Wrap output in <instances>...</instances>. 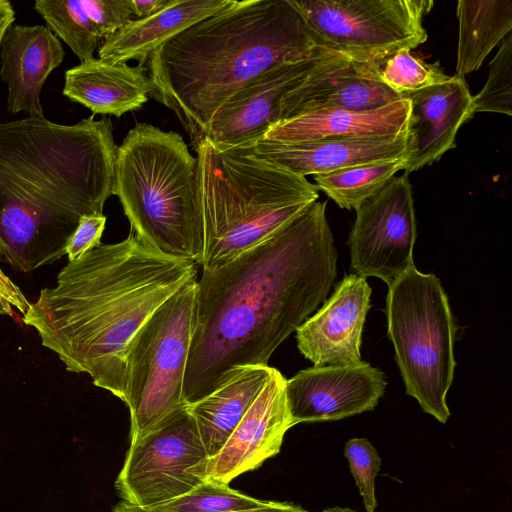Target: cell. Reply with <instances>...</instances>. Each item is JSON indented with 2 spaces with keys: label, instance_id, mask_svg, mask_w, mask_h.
<instances>
[{
  "label": "cell",
  "instance_id": "6da1fadb",
  "mask_svg": "<svg viewBox=\"0 0 512 512\" xmlns=\"http://www.w3.org/2000/svg\"><path fill=\"white\" fill-rule=\"evenodd\" d=\"M337 251L326 202L314 201L267 240L196 282L182 399L197 402L273 352L327 299Z\"/></svg>",
  "mask_w": 512,
  "mask_h": 512
},
{
  "label": "cell",
  "instance_id": "7a4b0ae2",
  "mask_svg": "<svg viewBox=\"0 0 512 512\" xmlns=\"http://www.w3.org/2000/svg\"><path fill=\"white\" fill-rule=\"evenodd\" d=\"M195 263L146 245L130 231L101 244L59 272L22 315L42 346L65 368L125 401L130 343L148 318L188 281Z\"/></svg>",
  "mask_w": 512,
  "mask_h": 512
},
{
  "label": "cell",
  "instance_id": "3957f363",
  "mask_svg": "<svg viewBox=\"0 0 512 512\" xmlns=\"http://www.w3.org/2000/svg\"><path fill=\"white\" fill-rule=\"evenodd\" d=\"M117 149L107 117L0 122L1 261L29 273L63 257L80 219L114 195Z\"/></svg>",
  "mask_w": 512,
  "mask_h": 512
},
{
  "label": "cell",
  "instance_id": "277c9868",
  "mask_svg": "<svg viewBox=\"0 0 512 512\" xmlns=\"http://www.w3.org/2000/svg\"><path fill=\"white\" fill-rule=\"evenodd\" d=\"M330 53L291 0H229L151 55V95L175 113L195 147L217 110L250 80Z\"/></svg>",
  "mask_w": 512,
  "mask_h": 512
},
{
  "label": "cell",
  "instance_id": "5b68a950",
  "mask_svg": "<svg viewBox=\"0 0 512 512\" xmlns=\"http://www.w3.org/2000/svg\"><path fill=\"white\" fill-rule=\"evenodd\" d=\"M194 149L202 270L220 267L267 240L318 199L319 190L306 177L249 149H218L206 139Z\"/></svg>",
  "mask_w": 512,
  "mask_h": 512
},
{
  "label": "cell",
  "instance_id": "8992f818",
  "mask_svg": "<svg viewBox=\"0 0 512 512\" xmlns=\"http://www.w3.org/2000/svg\"><path fill=\"white\" fill-rule=\"evenodd\" d=\"M197 158L181 135L137 123L118 146L114 195L131 231L160 253L201 266Z\"/></svg>",
  "mask_w": 512,
  "mask_h": 512
},
{
  "label": "cell",
  "instance_id": "52a82bcc",
  "mask_svg": "<svg viewBox=\"0 0 512 512\" xmlns=\"http://www.w3.org/2000/svg\"><path fill=\"white\" fill-rule=\"evenodd\" d=\"M386 316L406 393L445 424L458 326L439 278L408 269L388 286Z\"/></svg>",
  "mask_w": 512,
  "mask_h": 512
},
{
  "label": "cell",
  "instance_id": "ba28073f",
  "mask_svg": "<svg viewBox=\"0 0 512 512\" xmlns=\"http://www.w3.org/2000/svg\"><path fill=\"white\" fill-rule=\"evenodd\" d=\"M196 282L188 281L161 304L130 343L124 401L130 411V443L185 404Z\"/></svg>",
  "mask_w": 512,
  "mask_h": 512
},
{
  "label": "cell",
  "instance_id": "9c48e42d",
  "mask_svg": "<svg viewBox=\"0 0 512 512\" xmlns=\"http://www.w3.org/2000/svg\"><path fill=\"white\" fill-rule=\"evenodd\" d=\"M327 49L381 65L399 50L426 42L431 0H291Z\"/></svg>",
  "mask_w": 512,
  "mask_h": 512
},
{
  "label": "cell",
  "instance_id": "30bf717a",
  "mask_svg": "<svg viewBox=\"0 0 512 512\" xmlns=\"http://www.w3.org/2000/svg\"><path fill=\"white\" fill-rule=\"evenodd\" d=\"M208 458L195 421L183 404L130 443L115 489L128 504L152 507L203 482Z\"/></svg>",
  "mask_w": 512,
  "mask_h": 512
},
{
  "label": "cell",
  "instance_id": "8fae6325",
  "mask_svg": "<svg viewBox=\"0 0 512 512\" xmlns=\"http://www.w3.org/2000/svg\"><path fill=\"white\" fill-rule=\"evenodd\" d=\"M355 211L348 240L351 270L390 286L415 266L417 223L408 174L393 177Z\"/></svg>",
  "mask_w": 512,
  "mask_h": 512
},
{
  "label": "cell",
  "instance_id": "7c38bea8",
  "mask_svg": "<svg viewBox=\"0 0 512 512\" xmlns=\"http://www.w3.org/2000/svg\"><path fill=\"white\" fill-rule=\"evenodd\" d=\"M337 54L281 64L256 76L217 110L203 139L218 149L254 147L279 121L283 97Z\"/></svg>",
  "mask_w": 512,
  "mask_h": 512
},
{
  "label": "cell",
  "instance_id": "4fadbf2b",
  "mask_svg": "<svg viewBox=\"0 0 512 512\" xmlns=\"http://www.w3.org/2000/svg\"><path fill=\"white\" fill-rule=\"evenodd\" d=\"M387 386L384 373L360 361L311 367L286 379L287 406L294 425L334 421L373 410Z\"/></svg>",
  "mask_w": 512,
  "mask_h": 512
},
{
  "label": "cell",
  "instance_id": "5bb4252c",
  "mask_svg": "<svg viewBox=\"0 0 512 512\" xmlns=\"http://www.w3.org/2000/svg\"><path fill=\"white\" fill-rule=\"evenodd\" d=\"M286 379L274 369L270 379L220 451L209 457L205 480L229 484L280 451L284 435L294 426L285 394Z\"/></svg>",
  "mask_w": 512,
  "mask_h": 512
},
{
  "label": "cell",
  "instance_id": "9a60e30c",
  "mask_svg": "<svg viewBox=\"0 0 512 512\" xmlns=\"http://www.w3.org/2000/svg\"><path fill=\"white\" fill-rule=\"evenodd\" d=\"M371 287L355 273L339 281L318 311L296 329L299 351L314 367L361 360L362 331Z\"/></svg>",
  "mask_w": 512,
  "mask_h": 512
},
{
  "label": "cell",
  "instance_id": "2e32d148",
  "mask_svg": "<svg viewBox=\"0 0 512 512\" xmlns=\"http://www.w3.org/2000/svg\"><path fill=\"white\" fill-rule=\"evenodd\" d=\"M380 66L333 56L283 97L279 121L320 109L368 111L401 99L380 80Z\"/></svg>",
  "mask_w": 512,
  "mask_h": 512
},
{
  "label": "cell",
  "instance_id": "e0dca14e",
  "mask_svg": "<svg viewBox=\"0 0 512 512\" xmlns=\"http://www.w3.org/2000/svg\"><path fill=\"white\" fill-rule=\"evenodd\" d=\"M410 102L405 128V173L438 161L455 148L460 127L473 117V96L465 78L448 80L402 96Z\"/></svg>",
  "mask_w": 512,
  "mask_h": 512
},
{
  "label": "cell",
  "instance_id": "ac0fdd59",
  "mask_svg": "<svg viewBox=\"0 0 512 512\" xmlns=\"http://www.w3.org/2000/svg\"><path fill=\"white\" fill-rule=\"evenodd\" d=\"M65 50L44 25H12L0 46V76L7 85V111L44 116L41 91L50 73L61 65Z\"/></svg>",
  "mask_w": 512,
  "mask_h": 512
},
{
  "label": "cell",
  "instance_id": "d6986e66",
  "mask_svg": "<svg viewBox=\"0 0 512 512\" xmlns=\"http://www.w3.org/2000/svg\"><path fill=\"white\" fill-rule=\"evenodd\" d=\"M257 157L306 177L351 166L406 158L405 132L386 137L328 138L296 143L260 140L249 149Z\"/></svg>",
  "mask_w": 512,
  "mask_h": 512
},
{
  "label": "cell",
  "instance_id": "ffe728a7",
  "mask_svg": "<svg viewBox=\"0 0 512 512\" xmlns=\"http://www.w3.org/2000/svg\"><path fill=\"white\" fill-rule=\"evenodd\" d=\"M410 102L407 98L368 111L320 109L273 124L262 140L296 143L328 138L395 136L405 132Z\"/></svg>",
  "mask_w": 512,
  "mask_h": 512
},
{
  "label": "cell",
  "instance_id": "44dd1931",
  "mask_svg": "<svg viewBox=\"0 0 512 512\" xmlns=\"http://www.w3.org/2000/svg\"><path fill=\"white\" fill-rule=\"evenodd\" d=\"M145 71L144 66L109 63L93 57L65 72L62 93L93 115L120 117L148 101L153 84Z\"/></svg>",
  "mask_w": 512,
  "mask_h": 512
},
{
  "label": "cell",
  "instance_id": "7402d4cb",
  "mask_svg": "<svg viewBox=\"0 0 512 512\" xmlns=\"http://www.w3.org/2000/svg\"><path fill=\"white\" fill-rule=\"evenodd\" d=\"M229 0H178L154 15L134 19L104 39L99 59L115 64L135 60L144 66L167 40L223 8Z\"/></svg>",
  "mask_w": 512,
  "mask_h": 512
},
{
  "label": "cell",
  "instance_id": "603a6c76",
  "mask_svg": "<svg viewBox=\"0 0 512 512\" xmlns=\"http://www.w3.org/2000/svg\"><path fill=\"white\" fill-rule=\"evenodd\" d=\"M274 369L268 365L246 366L208 396L187 405L209 457L226 443Z\"/></svg>",
  "mask_w": 512,
  "mask_h": 512
},
{
  "label": "cell",
  "instance_id": "cb8c5ba5",
  "mask_svg": "<svg viewBox=\"0 0 512 512\" xmlns=\"http://www.w3.org/2000/svg\"><path fill=\"white\" fill-rule=\"evenodd\" d=\"M457 60L454 76L479 69L488 54L512 30V0H459Z\"/></svg>",
  "mask_w": 512,
  "mask_h": 512
},
{
  "label": "cell",
  "instance_id": "d4e9b609",
  "mask_svg": "<svg viewBox=\"0 0 512 512\" xmlns=\"http://www.w3.org/2000/svg\"><path fill=\"white\" fill-rule=\"evenodd\" d=\"M405 157L347 167L314 175L315 186L340 208L356 209L404 169Z\"/></svg>",
  "mask_w": 512,
  "mask_h": 512
},
{
  "label": "cell",
  "instance_id": "484cf974",
  "mask_svg": "<svg viewBox=\"0 0 512 512\" xmlns=\"http://www.w3.org/2000/svg\"><path fill=\"white\" fill-rule=\"evenodd\" d=\"M34 9L47 27L62 39L80 62L93 58L100 39L82 0H37Z\"/></svg>",
  "mask_w": 512,
  "mask_h": 512
},
{
  "label": "cell",
  "instance_id": "4316f807",
  "mask_svg": "<svg viewBox=\"0 0 512 512\" xmlns=\"http://www.w3.org/2000/svg\"><path fill=\"white\" fill-rule=\"evenodd\" d=\"M212 480H204L186 494L145 508L153 512H241L266 504Z\"/></svg>",
  "mask_w": 512,
  "mask_h": 512
},
{
  "label": "cell",
  "instance_id": "83f0119b",
  "mask_svg": "<svg viewBox=\"0 0 512 512\" xmlns=\"http://www.w3.org/2000/svg\"><path fill=\"white\" fill-rule=\"evenodd\" d=\"M380 80L401 97L449 79L439 62L429 64L410 50H399L379 68Z\"/></svg>",
  "mask_w": 512,
  "mask_h": 512
},
{
  "label": "cell",
  "instance_id": "f1b7e54d",
  "mask_svg": "<svg viewBox=\"0 0 512 512\" xmlns=\"http://www.w3.org/2000/svg\"><path fill=\"white\" fill-rule=\"evenodd\" d=\"M512 35L509 33L489 64L483 88L473 96L476 112L512 115Z\"/></svg>",
  "mask_w": 512,
  "mask_h": 512
},
{
  "label": "cell",
  "instance_id": "f546056e",
  "mask_svg": "<svg viewBox=\"0 0 512 512\" xmlns=\"http://www.w3.org/2000/svg\"><path fill=\"white\" fill-rule=\"evenodd\" d=\"M344 451L359 493L363 498L366 512H375L377 507L375 479L381 468L378 451L365 438L349 439L345 444Z\"/></svg>",
  "mask_w": 512,
  "mask_h": 512
},
{
  "label": "cell",
  "instance_id": "4dcf8cb0",
  "mask_svg": "<svg viewBox=\"0 0 512 512\" xmlns=\"http://www.w3.org/2000/svg\"><path fill=\"white\" fill-rule=\"evenodd\" d=\"M82 4L100 40L134 20L130 0H82Z\"/></svg>",
  "mask_w": 512,
  "mask_h": 512
},
{
  "label": "cell",
  "instance_id": "1f68e13d",
  "mask_svg": "<svg viewBox=\"0 0 512 512\" xmlns=\"http://www.w3.org/2000/svg\"><path fill=\"white\" fill-rule=\"evenodd\" d=\"M105 215L83 216L72 234L65 253L68 262L75 261L88 251L101 245V237L106 225Z\"/></svg>",
  "mask_w": 512,
  "mask_h": 512
},
{
  "label": "cell",
  "instance_id": "d6a6232c",
  "mask_svg": "<svg viewBox=\"0 0 512 512\" xmlns=\"http://www.w3.org/2000/svg\"><path fill=\"white\" fill-rule=\"evenodd\" d=\"M0 298L24 315L30 302L15 284L0 268Z\"/></svg>",
  "mask_w": 512,
  "mask_h": 512
},
{
  "label": "cell",
  "instance_id": "836d02e7",
  "mask_svg": "<svg viewBox=\"0 0 512 512\" xmlns=\"http://www.w3.org/2000/svg\"><path fill=\"white\" fill-rule=\"evenodd\" d=\"M111 512H153L142 507L128 504L124 501L116 504ZM241 512H307L299 505L286 502L267 501L262 507Z\"/></svg>",
  "mask_w": 512,
  "mask_h": 512
},
{
  "label": "cell",
  "instance_id": "e575fe53",
  "mask_svg": "<svg viewBox=\"0 0 512 512\" xmlns=\"http://www.w3.org/2000/svg\"><path fill=\"white\" fill-rule=\"evenodd\" d=\"M178 0H130L134 17L142 19L175 5Z\"/></svg>",
  "mask_w": 512,
  "mask_h": 512
},
{
  "label": "cell",
  "instance_id": "d590c367",
  "mask_svg": "<svg viewBox=\"0 0 512 512\" xmlns=\"http://www.w3.org/2000/svg\"><path fill=\"white\" fill-rule=\"evenodd\" d=\"M15 11L8 0H0V46L7 30L13 25Z\"/></svg>",
  "mask_w": 512,
  "mask_h": 512
},
{
  "label": "cell",
  "instance_id": "8d00e7d4",
  "mask_svg": "<svg viewBox=\"0 0 512 512\" xmlns=\"http://www.w3.org/2000/svg\"><path fill=\"white\" fill-rule=\"evenodd\" d=\"M13 315L12 307L0 298V316Z\"/></svg>",
  "mask_w": 512,
  "mask_h": 512
},
{
  "label": "cell",
  "instance_id": "74e56055",
  "mask_svg": "<svg viewBox=\"0 0 512 512\" xmlns=\"http://www.w3.org/2000/svg\"><path fill=\"white\" fill-rule=\"evenodd\" d=\"M322 512H356V511L352 510L350 508L332 507V508H327V509L323 510Z\"/></svg>",
  "mask_w": 512,
  "mask_h": 512
}]
</instances>
